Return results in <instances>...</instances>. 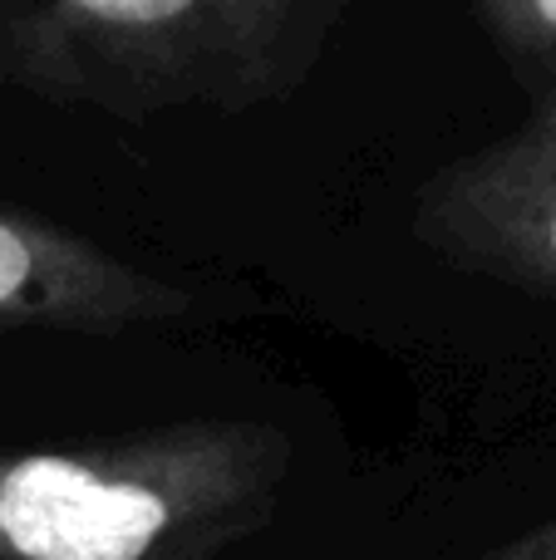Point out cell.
Masks as SVG:
<instances>
[{
  "label": "cell",
  "instance_id": "1",
  "mask_svg": "<svg viewBox=\"0 0 556 560\" xmlns=\"http://www.w3.org/2000/svg\"><path fill=\"white\" fill-rule=\"evenodd\" d=\"M345 0H0V84L148 124L252 114L315 74Z\"/></svg>",
  "mask_w": 556,
  "mask_h": 560
},
{
  "label": "cell",
  "instance_id": "2",
  "mask_svg": "<svg viewBox=\"0 0 556 560\" xmlns=\"http://www.w3.org/2000/svg\"><path fill=\"white\" fill-rule=\"evenodd\" d=\"M291 467L266 418L0 453V560H212L276 522Z\"/></svg>",
  "mask_w": 556,
  "mask_h": 560
},
{
  "label": "cell",
  "instance_id": "3",
  "mask_svg": "<svg viewBox=\"0 0 556 560\" xmlns=\"http://www.w3.org/2000/svg\"><path fill=\"white\" fill-rule=\"evenodd\" d=\"M414 232L433 256L556 295V114L449 163L419 187Z\"/></svg>",
  "mask_w": 556,
  "mask_h": 560
},
{
  "label": "cell",
  "instance_id": "4",
  "mask_svg": "<svg viewBox=\"0 0 556 560\" xmlns=\"http://www.w3.org/2000/svg\"><path fill=\"white\" fill-rule=\"evenodd\" d=\"M193 295L173 280L108 256L99 242L59 222L0 202V329L124 335L177 325Z\"/></svg>",
  "mask_w": 556,
  "mask_h": 560
},
{
  "label": "cell",
  "instance_id": "5",
  "mask_svg": "<svg viewBox=\"0 0 556 560\" xmlns=\"http://www.w3.org/2000/svg\"><path fill=\"white\" fill-rule=\"evenodd\" d=\"M473 20L528 94V114H556V0H488Z\"/></svg>",
  "mask_w": 556,
  "mask_h": 560
},
{
  "label": "cell",
  "instance_id": "6",
  "mask_svg": "<svg viewBox=\"0 0 556 560\" xmlns=\"http://www.w3.org/2000/svg\"><path fill=\"white\" fill-rule=\"evenodd\" d=\"M488 560H556V516L542 526H532V532H522L518 541L498 546Z\"/></svg>",
  "mask_w": 556,
  "mask_h": 560
}]
</instances>
